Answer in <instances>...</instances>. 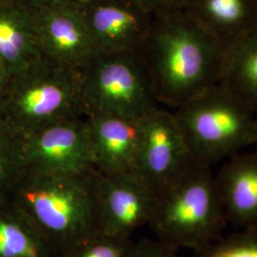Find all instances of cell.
I'll return each instance as SVG.
<instances>
[{
	"label": "cell",
	"mask_w": 257,
	"mask_h": 257,
	"mask_svg": "<svg viewBox=\"0 0 257 257\" xmlns=\"http://www.w3.org/2000/svg\"><path fill=\"white\" fill-rule=\"evenodd\" d=\"M225 52L185 11L155 17L139 50L156 101L170 110L220 81Z\"/></svg>",
	"instance_id": "6da1fadb"
},
{
	"label": "cell",
	"mask_w": 257,
	"mask_h": 257,
	"mask_svg": "<svg viewBox=\"0 0 257 257\" xmlns=\"http://www.w3.org/2000/svg\"><path fill=\"white\" fill-rule=\"evenodd\" d=\"M98 180L95 170L56 173L26 167L9 199L61 253L100 232Z\"/></svg>",
	"instance_id": "7a4b0ae2"
},
{
	"label": "cell",
	"mask_w": 257,
	"mask_h": 257,
	"mask_svg": "<svg viewBox=\"0 0 257 257\" xmlns=\"http://www.w3.org/2000/svg\"><path fill=\"white\" fill-rule=\"evenodd\" d=\"M227 223L212 167L194 161L157 195L148 226L166 245L197 253L220 238Z\"/></svg>",
	"instance_id": "3957f363"
},
{
	"label": "cell",
	"mask_w": 257,
	"mask_h": 257,
	"mask_svg": "<svg viewBox=\"0 0 257 257\" xmlns=\"http://www.w3.org/2000/svg\"><path fill=\"white\" fill-rule=\"evenodd\" d=\"M193 160L213 167L257 146V113L219 82L175 110Z\"/></svg>",
	"instance_id": "277c9868"
},
{
	"label": "cell",
	"mask_w": 257,
	"mask_h": 257,
	"mask_svg": "<svg viewBox=\"0 0 257 257\" xmlns=\"http://www.w3.org/2000/svg\"><path fill=\"white\" fill-rule=\"evenodd\" d=\"M78 116H84L79 70L41 56L10 77L2 119L21 138Z\"/></svg>",
	"instance_id": "5b68a950"
},
{
	"label": "cell",
	"mask_w": 257,
	"mask_h": 257,
	"mask_svg": "<svg viewBox=\"0 0 257 257\" xmlns=\"http://www.w3.org/2000/svg\"><path fill=\"white\" fill-rule=\"evenodd\" d=\"M80 72L84 116L108 113L139 119L160 106L139 51L97 54Z\"/></svg>",
	"instance_id": "8992f818"
},
{
	"label": "cell",
	"mask_w": 257,
	"mask_h": 257,
	"mask_svg": "<svg viewBox=\"0 0 257 257\" xmlns=\"http://www.w3.org/2000/svg\"><path fill=\"white\" fill-rule=\"evenodd\" d=\"M194 162L173 110L156 106L140 118L135 172L158 195Z\"/></svg>",
	"instance_id": "52a82bcc"
},
{
	"label": "cell",
	"mask_w": 257,
	"mask_h": 257,
	"mask_svg": "<svg viewBox=\"0 0 257 257\" xmlns=\"http://www.w3.org/2000/svg\"><path fill=\"white\" fill-rule=\"evenodd\" d=\"M23 152L29 168L56 173L95 170L85 116L56 121L37 130L23 138Z\"/></svg>",
	"instance_id": "ba28073f"
},
{
	"label": "cell",
	"mask_w": 257,
	"mask_h": 257,
	"mask_svg": "<svg viewBox=\"0 0 257 257\" xmlns=\"http://www.w3.org/2000/svg\"><path fill=\"white\" fill-rule=\"evenodd\" d=\"M156 200L155 191L135 171L99 174V231L110 236L131 238L138 228L149 224Z\"/></svg>",
	"instance_id": "9c48e42d"
},
{
	"label": "cell",
	"mask_w": 257,
	"mask_h": 257,
	"mask_svg": "<svg viewBox=\"0 0 257 257\" xmlns=\"http://www.w3.org/2000/svg\"><path fill=\"white\" fill-rule=\"evenodd\" d=\"M79 8L102 55L138 52L155 18L128 0H85Z\"/></svg>",
	"instance_id": "30bf717a"
},
{
	"label": "cell",
	"mask_w": 257,
	"mask_h": 257,
	"mask_svg": "<svg viewBox=\"0 0 257 257\" xmlns=\"http://www.w3.org/2000/svg\"><path fill=\"white\" fill-rule=\"evenodd\" d=\"M36 20L42 56L81 71L97 55L79 6L36 11Z\"/></svg>",
	"instance_id": "8fae6325"
},
{
	"label": "cell",
	"mask_w": 257,
	"mask_h": 257,
	"mask_svg": "<svg viewBox=\"0 0 257 257\" xmlns=\"http://www.w3.org/2000/svg\"><path fill=\"white\" fill-rule=\"evenodd\" d=\"M214 179L227 222L257 228V146L223 161Z\"/></svg>",
	"instance_id": "7c38bea8"
},
{
	"label": "cell",
	"mask_w": 257,
	"mask_h": 257,
	"mask_svg": "<svg viewBox=\"0 0 257 257\" xmlns=\"http://www.w3.org/2000/svg\"><path fill=\"white\" fill-rule=\"evenodd\" d=\"M95 170L103 175L135 170L138 156L140 118L115 114L85 116Z\"/></svg>",
	"instance_id": "4fadbf2b"
},
{
	"label": "cell",
	"mask_w": 257,
	"mask_h": 257,
	"mask_svg": "<svg viewBox=\"0 0 257 257\" xmlns=\"http://www.w3.org/2000/svg\"><path fill=\"white\" fill-rule=\"evenodd\" d=\"M41 56L36 11L22 1L0 7V69L12 77Z\"/></svg>",
	"instance_id": "5bb4252c"
},
{
	"label": "cell",
	"mask_w": 257,
	"mask_h": 257,
	"mask_svg": "<svg viewBox=\"0 0 257 257\" xmlns=\"http://www.w3.org/2000/svg\"><path fill=\"white\" fill-rule=\"evenodd\" d=\"M184 11L225 48L257 26L254 0H189Z\"/></svg>",
	"instance_id": "9a60e30c"
},
{
	"label": "cell",
	"mask_w": 257,
	"mask_h": 257,
	"mask_svg": "<svg viewBox=\"0 0 257 257\" xmlns=\"http://www.w3.org/2000/svg\"><path fill=\"white\" fill-rule=\"evenodd\" d=\"M59 255V250L16 203L0 201V257Z\"/></svg>",
	"instance_id": "2e32d148"
},
{
	"label": "cell",
	"mask_w": 257,
	"mask_h": 257,
	"mask_svg": "<svg viewBox=\"0 0 257 257\" xmlns=\"http://www.w3.org/2000/svg\"><path fill=\"white\" fill-rule=\"evenodd\" d=\"M220 82L257 113V26L226 48Z\"/></svg>",
	"instance_id": "e0dca14e"
},
{
	"label": "cell",
	"mask_w": 257,
	"mask_h": 257,
	"mask_svg": "<svg viewBox=\"0 0 257 257\" xmlns=\"http://www.w3.org/2000/svg\"><path fill=\"white\" fill-rule=\"evenodd\" d=\"M25 169L23 138L0 119V201L9 199Z\"/></svg>",
	"instance_id": "ac0fdd59"
},
{
	"label": "cell",
	"mask_w": 257,
	"mask_h": 257,
	"mask_svg": "<svg viewBox=\"0 0 257 257\" xmlns=\"http://www.w3.org/2000/svg\"><path fill=\"white\" fill-rule=\"evenodd\" d=\"M135 243L131 238L114 237L99 232L61 252L59 257H130Z\"/></svg>",
	"instance_id": "d6986e66"
},
{
	"label": "cell",
	"mask_w": 257,
	"mask_h": 257,
	"mask_svg": "<svg viewBox=\"0 0 257 257\" xmlns=\"http://www.w3.org/2000/svg\"><path fill=\"white\" fill-rule=\"evenodd\" d=\"M195 257H257V228L221 236Z\"/></svg>",
	"instance_id": "ffe728a7"
},
{
	"label": "cell",
	"mask_w": 257,
	"mask_h": 257,
	"mask_svg": "<svg viewBox=\"0 0 257 257\" xmlns=\"http://www.w3.org/2000/svg\"><path fill=\"white\" fill-rule=\"evenodd\" d=\"M130 257H181L177 249L172 248L159 240L141 239L135 243Z\"/></svg>",
	"instance_id": "44dd1931"
},
{
	"label": "cell",
	"mask_w": 257,
	"mask_h": 257,
	"mask_svg": "<svg viewBox=\"0 0 257 257\" xmlns=\"http://www.w3.org/2000/svg\"><path fill=\"white\" fill-rule=\"evenodd\" d=\"M154 17L184 11L189 0H128Z\"/></svg>",
	"instance_id": "7402d4cb"
},
{
	"label": "cell",
	"mask_w": 257,
	"mask_h": 257,
	"mask_svg": "<svg viewBox=\"0 0 257 257\" xmlns=\"http://www.w3.org/2000/svg\"><path fill=\"white\" fill-rule=\"evenodd\" d=\"M35 11L59 6H79L85 0H21Z\"/></svg>",
	"instance_id": "603a6c76"
},
{
	"label": "cell",
	"mask_w": 257,
	"mask_h": 257,
	"mask_svg": "<svg viewBox=\"0 0 257 257\" xmlns=\"http://www.w3.org/2000/svg\"><path fill=\"white\" fill-rule=\"evenodd\" d=\"M9 79V76L0 69V119H2V117H3L4 103H5V98H6V92H7Z\"/></svg>",
	"instance_id": "cb8c5ba5"
},
{
	"label": "cell",
	"mask_w": 257,
	"mask_h": 257,
	"mask_svg": "<svg viewBox=\"0 0 257 257\" xmlns=\"http://www.w3.org/2000/svg\"><path fill=\"white\" fill-rule=\"evenodd\" d=\"M19 1H21V0H0V7L7 6V5L16 3V2H19Z\"/></svg>",
	"instance_id": "d4e9b609"
},
{
	"label": "cell",
	"mask_w": 257,
	"mask_h": 257,
	"mask_svg": "<svg viewBox=\"0 0 257 257\" xmlns=\"http://www.w3.org/2000/svg\"><path fill=\"white\" fill-rule=\"evenodd\" d=\"M254 2H255V4H256V6H257V0H254Z\"/></svg>",
	"instance_id": "484cf974"
}]
</instances>
